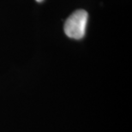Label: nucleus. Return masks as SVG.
Returning <instances> with one entry per match:
<instances>
[{"instance_id":"f257e3e1","label":"nucleus","mask_w":132,"mask_h":132,"mask_svg":"<svg viewBox=\"0 0 132 132\" xmlns=\"http://www.w3.org/2000/svg\"><path fill=\"white\" fill-rule=\"evenodd\" d=\"M88 17V12L84 10H78L72 13L64 23V33L66 35L75 39L83 38L86 32Z\"/></svg>"},{"instance_id":"f03ea898","label":"nucleus","mask_w":132,"mask_h":132,"mask_svg":"<svg viewBox=\"0 0 132 132\" xmlns=\"http://www.w3.org/2000/svg\"><path fill=\"white\" fill-rule=\"evenodd\" d=\"M36 1H37V2H42L43 0H36Z\"/></svg>"}]
</instances>
